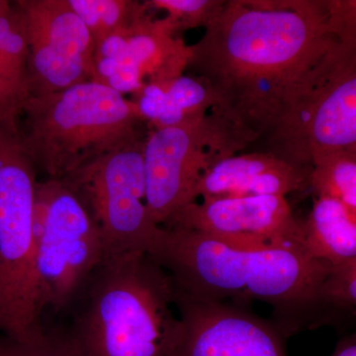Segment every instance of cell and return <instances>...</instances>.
I'll use <instances>...</instances> for the list:
<instances>
[{"mask_svg": "<svg viewBox=\"0 0 356 356\" xmlns=\"http://www.w3.org/2000/svg\"><path fill=\"white\" fill-rule=\"evenodd\" d=\"M247 149L236 129L218 115L161 129H149L144 146L146 203L154 222L163 226L195 202L200 178L219 159Z\"/></svg>", "mask_w": 356, "mask_h": 356, "instance_id": "obj_9", "label": "cell"}, {"mask_svg": "<svg viewBox=\"0 0 356 356\" xmlns=\"http://www.w3.org/2000/svg\"><path fill=\"white\" fill-rule=\"evenodd\" d=\"M331 356H356V332L341 339Z\"/></svg>", "mask_w": 356, "mask_h": 356, "instance_id": "obj_24", "label": "cell"}, {"mask_svg": "<svg viewBox=\"0 0 356 356\" xmlns=\"http://www.w3.org/2000/svg\"><path fill=\"white\" fill-rule=\"evenodd\" d=\"M29 48L24 20L15 1L0 0V131L19 136L29 99Z\"/></svg>", "mask_w": 356, "mask_h": 356, "instance_id": "obj_14", "label": "cell"}, {"mask_svg": "<svg viewBox=\"0 0 356 356\" xmlns=\"http://www.w3.org/2000/svg\"><path fill=\"white\" fill-rule=\"evenodd\" d=\"M15 3L24 20L29 48L30 97L97 81L95 40L67 0H17Z\"/></svg>", "mask_w": 356, "mask_h": 356, "instance_id": "obj_10", "label": "cell"}, {"mask_svg": "<svg viewBox=\"0 0 356 356\" xmlns=\"http://www.w3.org/2000/svg\"><path fill=\"white\" fill-rule=\"evenodd\" d=\"M149 131L132 98L90 81L30 97L18 137L46 179L62 180Z\"/></svg>", "mask_w": 356, "mask_h": 356, "instance_id": "obj_4", "label": "cell"}, {"mask_svg": "<svg viewBox=\"0 0 356 356\" xmlns=\"http://www.w3.org/2000/svg\"><path fill=\"white\" fill-rule=\"evenodd\" d=\"M0 351L7 356H76L62 332L46 331L41 339L19 343L0 334Z\"/></svg>", "mask_w": 356, "mask_h": 356, "instance_id": "obj_22", "label": "cell"}, {"mask_svg": "<svg viewBox=\"0 0 356 356\" xmlns=\"http://www.w3.org/2000/svg\"><path fill=\"white\" fill-rule=\"evenodd\" d=\"M67 312L76 356H168L181 329L172 280L142 252L108 255Z\"/></svg>", "mask_w": 356, "mask_h": 356, "instance_id": "obj_3", "label": "cell"}, {"mask_svg": "<svg viewBox=\"0 0 356 356\" xmlns=\"http://www.w3.org/2000/svg\"><path fill=\"white\" fill-rule=\"evenodd\" d=\"M147 135L117 147L62 179L95 220L107 255L147 254L161 229L146 203Z\"/></svg>", "mask_w": 356, "mask_h": 356, "instance_id": "obj_8", "label": "cell"}, {"mask_svg": "<svg viewBox=\"0 0 356 356\" xmlns=\"http://www.w3.org/2000/svg\"><path fill=\"white\" fill-rule=\"evenodd\" d=\"M302 225L304 245L309 254L332 267L356 257V217L343 203L317 196Z\"/></svg>", "mask_w": 356, "mask_h": 356, "instance_id": "obj_16", "label": "cell"}, {"mask_svg": "<svg viewBox=\"0 0 356 356\" xmlns=\"http://www.w3.org/2000/svg\"><path fill=\"white\" fill-rule=\"evenodd\" d=\"M97 46L114 33L127 29L149 13L145 1L133 0H67Z\"/></svg>", "mask_w": 356, "mask_h": 356, "instance_id": "obj_18", "label": "cell"}, {"mask_svg": "<svg viewBox=\"0 0 356 356\" xmlns=\"http://www.w3.org/2000/svg\"><path fill=\"white\" fill-rule=\"evenodd\" d=\"M34 228L44 308L60 314L108 257L106 248L86 206L62 180L37 184Z\"/></svg>", "mask_w": 356, "mask_h": 356, "instance_id": "obj_7", "label": "cell"}, {"mask_svg": "<svg viewBox=\"0 0 356 356\" xmlns=\"http://www.w3.org/2000/svg\"><path fill=\"white\" fill-rule=\"evenodd\" d=\"M310 188L316 196L343 203L356 217V153L331 154L314 161Z\"/></svg>", "mask_w": 356, "mask_h": 356, "instance_id": "obj_19", "label": "cell"}, {"mask_svg": "<svg viewBox=\"0 0 356 356\" xmlns=\"http://www.w3.org/2000/svg\"><path fill=\"white\" fill-rule=\"evenodd\" d=\"M216 105V96L207 81L182 74L166 83L163 114L152 129L173 127L203 118Z\"/></svg>", "mask_w": 356, "mask_h": 356, "instance_id": "obj_17", "label": "cell"}, {"mask_svg": "<svg viewBox=\"0 0 356 356\" xmlns=\"http://www.w3.org/2000/svg\"><path fill=\"white\" fill-rule=\"evenodd\" d=\"M252 152L303 170L318 159L356 153V46L337 44L309 72Z\"/></svg>", "mask_w": 356, "mask_h": 356, "instance_id": "obj_6", "label": "cell"}, {"mask_svg": "<svg viewBox=\"0 0 356 356\" xmlns=\"http://www.w3.org/2000/svg\"><path fill=\"white\" fill-rule=\"evenodd\" d=\"M161 227L201 232L240 247L305 248L302 225L283 196L195 201L177 211Z\"/></svg>", "mask_w": 356, "mask_h": 356, "instance_id": "obj_12", "label": "cell"}, {"mask_svg": "<svg viewBox=\"0 0 356 356\" xmlns=\"http://www.w3.org/2000/svg\"><path fill=\"white\" fill-rule=\"evenodd\" d=\"M37 184L19 137L0 131V334L19 343L47 331L34 228Z\"/></svg>", "mask_w": 356, "mask_h": 356, "instance_id": "obj_5", "label": "cell"}, {"mask_svg": "<svg viewBox=\"0 0 356 356\" xmlns=\"http://www.w3.org/2000/svg\"><path fill=\"white\" fill-rule=\"evenodd\" d=\"M323 300L325 307L356 309V257L332 267L323 288Z\"/></svg>", "mask_w": 356, "mask_h": 356, "instance_id": "obj_21", "label": "cell"}, {"mask_svg": "<svg viewBox=\"0 0 356 356\" xmlns=\"http://www.w3.org/2000/svg\"><path fill=\"white\" fill-rule=\"evenodd\" d=\"M173 289L181 329L168 356H287L284 334L275 324L236 304Z\"/></svg>", "mask_w": 356, "mask_h": 356, "instance_id": "obj_11", "label": "cell"}, {"mask_svg": "<svg viewBox=\"0 0 356 356\" xmlns=\"http://www.w3.org/2000/svg\"><path fill=\"white\" fill-rule=\"evenodd\" d=\"M310 170L264 152L219 159L199 180L195 200L283 196L310 188Z\"/></svg>", "mask_w": 356, "mask_h": 356, "instance_id": "obj_13", "label": "cell"}, {"mask_svg": "<svg viewBox=\"0 0 356 356\" xmlns=\"http://www.w3.org/2000/svg\"><path fill=\"white\" fill-rule=\"evenodd\" d=\"M0 356H7V355H4V353H2V351H0Z\"/></svg>", "mask_w": 356, "mask_h": 356, "instance_id": "obj_25", "label": "cell"}, {"mask_svg": "<svg viewBox=\"0 0 356 356\" xmlns=\"http://www.w3.org/2000/svg\"><path fill=\"white\" fill-rule=\"evenodd\" d=\"M149 257L180 291L209 301H261L273 306L284 337L325 308L323 288L332 267L303 247L247 248L192 229L161 227Z\"/></svg>", "mask_w": 356, "mask_h": 356, "instance_id": "obj_2", "label": "cell"}, {"mask_svg": "<svg viewBox=\"0 0 356 356\" xmlns=\"http://www.w3.org/2000/svg\"><path fill=\"white\" fill-rule=\"evenodd\" d=\"M337 44L325 0H227L202 38L191 44L187 70L207 81L216 96L211 112L250 147Z\"/></svg>", "mask_w": 356, "mask_h": 356, "instance_id": "obj_1", "label": "cell"}, {"mask_svg": "<svg viewBox=\"0 0 356 356\" xmlns=\"http://www.w3.org/2000/svg\"><path fill=\"white\" fill-rule=\"evenodd\" d=\"M330 30L341 46H356V0H325Z\"/></svg>", "mask_w": 356, "mask_h": 356, "instance_id": "obj_23", "label": "cell"}, {"mask_svg": "<svg viewBox=\"0 0 356 356\" xmlns=\"http://www.w3.org/2000/svg\"><path fill=\"white\" fill-rule=\"evenodd\" d=\"M123 32L124 57L137 67L146 83L170 81L186 72L191 44L168 18H154L149 13Z\"/></svg>", "mask_w": 356, "mask_h": 356, "instance_id": "obj_15", "label": "cell"}, {"mask_svg": "<svg viewBox=\"0 0 356 356\" xmlns=\"http://www.w3.org/2000/svg\"><path fill=\"white\" fill-rule=\"evenodd\" d=\"M151 11H165L178 33L207 28L221 13L225 0H146Z\"/></svg>", "mask_w": 356, "mask_h": 356, "instance_id": "obj_20", "label": "cell"}]
</instances>
